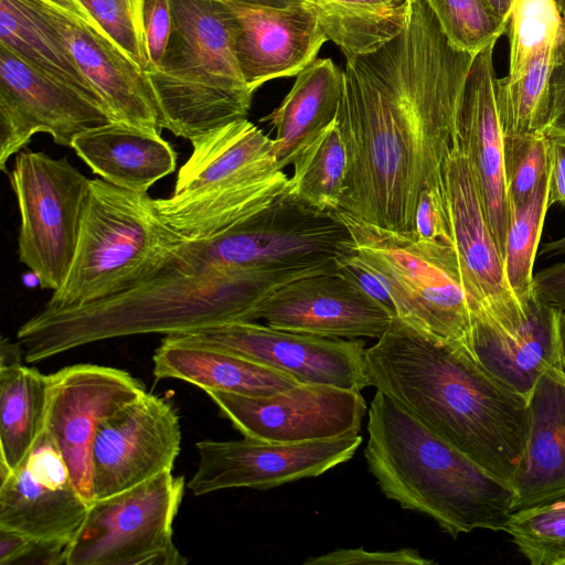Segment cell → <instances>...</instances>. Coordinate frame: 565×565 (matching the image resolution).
<instances>
[{"instance_id": "6da1fadb", "label": "cell", "mask_w": 565, "mask_h": 565, "mask_svg": "<svg viewBox=\"0 0 565 565\" xmlns=\"http://www.w3.org/2000/svg\"><path fill=\"white\" fill-rule=\"evenodd\" d=\"M475 55L450 43L426 0H412L397 36L345 56L335 121L347 175L337 211L414 234L420 194L444 179L459 137L460 98Z\"/></svg>"}, {"instance_id": "7a4b0ae2", "label": "cell", "mask_w": 565, "mask_h": 565, "mask_svg": "<svg viewBox=\"0 0 565 565\" xmlns=\"http://www.w3.org/2000/svg\"><path fill=\"white\" fill-rule=\"evenodd\" d=\"M369 386L511 487L529 430V397L482 369L460 344L394 317L365 349Z\"/></svg>"}, {"instance_id": "3957f363", "label": "cell", "mask_w": 565, "mask_h": 565, "mask_svg": "<svg viewBox=\"0 0 565 565\" xmlns=\"http://www.w3.org/2000/svg\"><path fill=\"white\" fill-rule=\"evenodd\" d=\"M307 271H232L207 264L188 239L164 265L113 296L45 307L18 330L28 363L93 342L146 333L174 334L235 321H255L258 306Z\"/></svg>"}, {"instance_id": "277c9868", "label": "cell", "mask_w": 565, "mask_h": 565, "mask_svg": "<svg viewBox=\"0 0 565 565\" xmlns=\"http://www.w3.org/2000/svg\"><path fill=\"white\" fill-rule=\"evenodd\" d=\"M367 434L364 456L386 498L429 516L452 537L504 531L512 488L379 390L367 409Z\"/></svg>"}, {"instance_id": "5b68a950", "label": "cell", "mask_w": 565, "mask_h": 565, "mask_svg": "<svg viewBox=\"0 0 565 565\" xmlns=\"http://www.w3.org/2000/svg\"><path fill=\"white\" fill-rule=\"evenodd\" d=\"M172 28L161 63L145 72L162 128L189 141L247 118L254 93L235 55V17L225 0H170Z\"/></svg>"}, {"instance_id": "8992f818", "label": "cell", "mask_w": 565, "mask_h": 565, "mask_svg": "<svg viewBox=\"0 0 565 565\" xmlns=\"http://www.w3.org/2000/svg\"><path fill=\"white\" fill-rule=\"evenodd\" d=\"M172 193L153 199L162 220L190 239L213 237L268 206L290 185L274 139L247 118L190 140Z\"/></svg>"}, {"instance_id": "52a82bcc", "label": "cell", "mask_w": 565, "mask_h": 565, "mask_svg": "<svg viewBox=\"0 0 565 565\" xmlns=\"http://www.w3.org/2000/svg\"><path fill=\"white\" fill-rule=\"evenodd\" d=\"M186 241L162 220L147 192L89 179L71 268L45 307L76 306L124 291L164 265Z\"/></svg>"}, {"instance_id": "ba28073f", "label": "cell", "mask_w": 565, "mask_h": 565, "mask_svg": "<svg viewBox=\"0 0 565 565\" xmlns=\"http://www.w3.org/2000/svg\"><path fill=\"white\" fill-rule=\"evenodd\" d=\"M335 212L353 237L356 255L384 280L395 317L437 341L466 348L470 306L455 248Z\"/></svg>"}, {"instance_id": "9c48e42d", "label": "cell", "mask_w": 565, "mask_h": 565, "mask_svg": "<svg viewBox=\"0 0 565 565\" xmlns=\"http://www.w3.org/2000/svg\"><path fill=\"white\" fill-rule=\"evenodd\" d=\"M190 246L221 269L257 273L337 270L338 259L354 252L353 237L335 211L316 209L289 188L262 211Z\"/></svg>"}, {"instance_id": "30bf717a", "label": "cell", "mask_w": 565, "mask_h": 565, "mask_svg": "<svg viewBox=\"0 0 565 565\" xmlns=\"http://www.w3.org/2000/svg\"><path fill=\"white\" fill-rule=\"evenodd\" d=\"M20 212L18 255L42 289L55 291L71 268L89 179L67 157L22 149L9 173Z\"/></svg>"}, {"instance_id": "8fae6325", "label": "cell", "mask_w": 565, "mask_h": 565, "mask_svg": "<svg viewBox=\"0 0 565 565\" xmlns=\"http://www.w3.org/2000/svg\"><path fill=\"white\" fill-rule=\"evenodd\" d=\"M185 482L167 470L88 509L68 544L65 565H183L172 523Z\"/></svg>"}, {"instance_id": "7c38bea8", "label": "cell", "mask_w": 565, "mask_h": 565, "mask_svg": "<svg viewBox=\"0 0 565 565\" xmlns=\"http://www.w3.org/2000/svg\"><path fill=\"white\" fill-rule=\"evenodd\" d=\"M244 437L298 444L358 435L367 412L361 391L299 383L265 396L209 391Z\"/></svg>"}, {"instance_id": "4fadbf2b", "label": "cell", "mask_w": 565, "mask_h": 565, "mask_svg": "<svg viewBox=\"0 0 565 565\" xmlns=\"http://www.w3.org/2000/svg\"><path fill=\"white\" fill-rule=\"evenodd\" d=\"M146 392L128 372L75 364L47 375L45 430L61 450L74 487L90 507L96 501L92 451L100 424Z\"/></svg>"}, {"instance_id": "5bb4252c", "label": "cell", "mask_w": 565, "mask_h": 565, "mask_svg": "<svg viewBox=\"0 0 565 565\" xmlns=\"http://www.w3.org/2000/svg\"><path fill=\"white\" fill-rule=\"evenodd\" d=\"M113 121L89 98L40 72L0 43V169L33 135L70 147L82 131Z\"/></svg>"}, {"instance_id": "9a60e30c", "label": "cell", "mask_w": 565, "mask_h": 565, "mask_svg": "<svg viewBox=\"0 0 565 565\" xmlns=\"http://www.w3.org/2000/svg\"><path fill=\"white\" fill-rule=\"evenodd\" d=\"M450 231L460 284L469 306L482 308L507 330L524 324L525 311L510 289L502 255L489 227L460 135L444 168Z\"/></svg>"}, {"instance_id": "2e32d148", "label": "cell", "mask_w": 565, "mask_h": 565, "mask_svg": "<svg viewBox=\"0 0 565 565\" xmlns=\"http://www.w3.org/2000/svg\"><path fill=\"white\" fill-rule=\"evenodd\" d=\"M362 443L353 435L334 439L281 444L244 437L241 440H201L199 465L186 483L194 495L223 489H270L318 477L349 461Z\"/></svg>"}, {"instance_id": "e0dca14e", "label": "cell", "mask_w": 565, "mask_h": 565, "mask_svg": "<svg viewBox=\"0 0 565 565\" xmlns=\"http://www.w3.org/2000/svg\"><path fill=\"white\" fill-rule=\"evenodd\" d=\"M181 334L288 374L299 383L358 391L369 386L362 339L321 338L256 321L228 322Z\"/></svg>"}, {"instance_id": "ac0fdd59", "label": "cell", "mask_w": 565, "mask_h": 565, "mask_svg": "<svg viewBox=\"0 0 565 565\" xmlns=\"http://www.w3.org/2000/svg\"><path fill=\"white\" fill-rule=\"evenodd\" d=\"M181 429L173 405L145 392L106 418L92 451L96 500L134 488L172 470Z\"/></svg>"}, {"instance_id": "d6986e66", "label": "cell", "mask_w": 565, "mask_h": 565, "mask_svg": "<svg viewBox=\"0 0 565 565\" xmlns=\"http://www.w3.org/2000/svg\"><path fill=\"white\" fill-rule=\"evenodd\" d=\"M393 318L339 269L294 279L255 311L271 328L335 339H379Z\"/></svg>"}, {"instance_id": "ffe728a7", "label": "cell", "mask_w": 565, "mask_h": 565, "mask_svg": "<svg viewBox=\"0 0 565 565\" xmlns=\"http://www.w3.org/2000/svg\"><path fill=\"white\" fill-rule=\"evenodd\" d=\"M39 2L111 120L161 135L160 109L145 71L99 29Z\"/></svg>"}, {"instance_id": "44dd1931", "label": "cell", "mask_w": 565, "mask_h": 565, "mask_svg": "<svg viewBox=\"0 0 565 565\" xmlns=\"http://www.w3.org/2000/svg\"><path fill=\"white\" fill-rule=\"evenodd\" d=\"M225 2L236 21L234 47L238 67L253 93L268 81L297 76L329 41L311 8L276 9Z\"/></svg>"}, {"instance_id": "7402d4cb", "label": "cell", "mask_w": 565, "mask_h": 565, "mask_svg": "<svg viewBox=\"0 0 565 565\" xmlns=\"http://www.w3.org/2000/svg\"><path fill=\"white\" fill-rule=\"evenodd\" d=\"M494 45L483 47L471 62L461 93L458 126L489 227L503 259L511 209L504 178L503 132L495 103Z\"/></svg>"}, {"instance_id": "603a6c76", "label": "cell", "mask_w": 565, "mask_h": 565, "mask_svg": "<svg viewBox=\"0 0 565 565\" xmlns=\"http://www.w3.org/2000/svg\"><path fill=\"white\" fill-rule=\"evenodd\" d=\"M467 351L491 375L529 397L539 377L557 369V311L534 297L527 321L507 330L486 311L470 305Z\"/></svg>"}, {"instance_id": "cb8c5ba5", "label": "cell", "mask_w": 565, "mask_h": 565, "mask_svg": "<svg viewBox=\"0 0 565 565\" xmlns=\"http://www.w3.org/2000/svg\"><path fill=\"white\" fill-rule=\"evenodd\" d=\"M513 512L565 497V377L542 373L529 396V430L511 484Z\"/></svg>"}, {"instance_id": "d4e9b609", "label": "cell", "mask_w": 565, "mask_h": 565, "mask_svg": "<svg viewBox=\"0 0 565 565\" xmlns=\"http://www.w3.org/2000/svg\"><path fill=\"white\" fill-rule=\"evenodd\" d=\"M152 361L157 380H181L205 392L265 396L299 384L288 374L181 333L168 334Z\"/></svg>"}, {"instance_id": "484cf974", "label": "cell", "mask_w": 565, "mask_h": 565, "mask_svg": "<svg viewBox=\"0 0 565 565\" xmlns=\"http://www.w3.org/2000/svg\"><path fill=\"white\" fill-rule=\"evenodd\" d=\"M71 148L102 179L135 192H147L177 167V153L161 135L118 121L79 132Z\"/></svg>"}, {"instance_id": "4316f807", "label": "cell", "mask_w": 565, "mask_h": 565, "mask_svg": "<svg viewBox=\"0 0 565 565\" xmlns=\"http://www.w3.org/2000/svg\"><path fill=\"white\" fill-rule=\"evenodd\" d=\"M343 84V70L331 58H316L296 76L281 104L259 119L275 131L280 169L292 164L299 152L337 119Z\"/></svg>"}, {"instance_id": "83f0119b", "label": "cell", "mask_w": 565, "mask_h": 565, "mask_svg": "<svg viewBox=\"0 0 565 565\" xmlns=\"http://www.w3.org/2000/svg\"><path fill=\"white\" fill-rule=\"evenodd\" d=\"M89 505L74 486L55 489L36 480L23 463L0 484V529L32 541L70 544Z\"/></svg>"}, {"instance_id": "f1b7e54d", "label": "cell", "mask_w": 565, "mask_h": 565, "mask_svg": "<svg viewBox=\"0 0 565 565\" xmlns=\"http://www.w3.org/2000/svg\"><path fill=\"white\" fill-rule=\"evenodd\" d=\"M0 43L106 110L39 0H0Z\"/></svg>"}, {"instance_id": "f546056e", "label": "cell", "mask_w": 565, "mask_h": 565, "mask_svg": "<svg viewBox=\"0 0 565 565\" xmlns=\"http://www.w3.org/2000/svg\"><path fill=\"white\" fill-rule=\"evenodd\" d=\"M47 375L21 364L0 369V480L18 470L45 429Z\"/></svg>"}, {"instance_id": "4dcf8cb0", "label": "cell", "mask_w": 565, "mask_h": 565, "mask_svg": "<svg viewBox=\"0 0 565 565\" xmlns=\"http://www.w3.org/2000/svg\"><path fill=\"white\" fill-rule=\"evenodd\" d=\"M412 0H319L317 14L345 56L377 50L407 25Z\"/></svg>"}, {"instance_id": "1f68e13d", "label": "cell", "mask_w": 565, "mask_h": 565, "mask_svg": "<svg viewBox=\"0 0 565 565\" xmlns=\"http://www.w3.org/2000/svg\"><path fill=\"white\" fill-rule=\"evenodd\" d=\"M557 42L537 52L519 77L497 79L495 103L503 137L546 136Z\"/></svg>"}, {"instance_id": "d6a6232c", "label": "cell", "mask_w": 565, "mask_h": 565, "mask_svg": "<svg viewBox=\"0 0 565 565\" xmlns=\"http://www.w3.org/2000/svg\"><path fill=\"white\" fill-rule=\"evenodd\" d=\"M289 191L322 211L339 210L347 175V152L334 120L292 162Z\"/></svg>"}, {"instance_id": "836d02e7", "label": "cell", "mask_w": 565, "mask_h": 565, "mask_svg": "<svg viewBox=\"0 0 565 565\" xmlns=\"http://www.w3.org/2000/svg\"><path fill=\"white\" fill-rule=\"evenodd\" d=\"M548 209L547 172L529 200L510 213L503 269L510 289L525 311L534 300L533 265Z\"/></svg>"}, {"instance_id": "e575fe53", "label": "cell", "mask_w": 565, "mask_h": 565, "mask_svg": "<svg viewBox=\"0 0 565 565\" xmlns=\"http://www.w3.org/2000/svg\"><path fill=\"white\" fill-rule=\"evenodd\" d=\"M504 532L532 565H565V497L514 511Z\"/></svg>"}, {"instance_id": "d590c367", "label": "cell", "mask_w": 565, "mask_h": 565, "mask_svg": "<svg viewBox=\"0 0 565 565\" xmlns=\"http://www.w3.org/2000/svg\"><path fill=\"white\" fill-rule=\"evenodd\" d=\"M509 79L519 77L532 57L556 43L563 29L554 0H515L509 19Z\"/></svg>"}, {"instance_id": "8d00e7d4", "label": "cell", "mask_w": 565, "mask_h": 565, "mask_svg": "<svg viewBox=\"0 0 565 565\" xmlns=\"http://www.w3.org/2000/svg\"><path fill=\"white\" fill-rule=\"evenodd\" d=\"M450 43L477 54L508 30L484 0H426Z\"/></svg>"}, {"instance_id": "74e56055", "label": "cell", "mask_w": 565, "mask_h": 565, "mask_svg": "<svg viewBox=\"0 0 565 565\" xmlns=\"http://www.w3.org/2000/svg\"><path fill=\"white\" fill-rule=\"evenodd\" d=\"M145 0H78L92 19L145 72L148 54L143 28Z\"/></svg>"}, {"instance_id": "f35d334b", "label": "cell", "mask_w": 565, "mask_h": 565, "mask_svg": "<svg viewBox=\"0 0 565 565\" xmlns=\"http://www.w3.org/2000/svg\"><path fill=\"white\" fill-rule=\"evenodd\" d=\"M503 156L507 193L513 210L529 200L548 172L547 137H503Z\"/></svg>"}, {"instance_id": "ab89813d", "label": "cell", "mask_w": 565, "mask_h": 565, "mask_svg": "<svg viewBox=\"0 0 565 565\" xmlns=\"http://www.w3.org/2000/svg\"><path fill=\"white\" fill-rule=\"evenodd\" d=\"M414 236L423 242L454 247L445 175L424 188L416 209Z\"/></svg>"}, {"instance_id": "60d3db41", "label": "cell", "mask_w": 565, "mask_h": 565, "mask_svg": "<svg viewBox=\"0 0 565 565\" xmlns=\"http://www.w3.org/2000/svg\"><path fill=\"white\" fill-rule=\"evenodd\" d=\"M305 565H433L434 559L425 558L415 548L405 547L394 551H366L363 547L337 548L319 556H310Z\"/></svg>"}, {"instance_id": "b9f144b4", "label": "cell", "mask_w": 565, "mask_h": 565, "mask_svg": "<svg viewBox=\"0 0 565 565\" xmlns=\"http://www.w3.org/2000/svg\"><path fill=\"white\" fill-rule=\"evenodd\" d=\"M23 463L36 480L51 488L74 486L61 450L45 429Z\"/></svg>"}, {"instance_id": "7bdbcfd3", "label": "cell", "mask_w": 565, "mask_h": 565, "mask_svg": "<svg viewBox=\"0 0 565 565\" xmlns=\"http://www.w3.org/2000/svg\"><path fill=\"white\" fill-rule=\"evenodd\" d=\"M143 28L148 54V68H156L162 61L172 28L170 0L143 1Z\"/></svg>"}, {"instance_id": "ee69618b", "label": "cell", "mask_w": 565, "mask_h": 565, "mask_svg": "<svg viewBox=\"0 0 565 565\" xmlns=\"http://www.w3.org/2000/svg\"><path fill=\"white\" fill-rule=\"evenodd\" d=\"M565 134V32L562 31L550 78V109L545 135Z\"/></svg>"}, {"instance_id": "f6af8a7d", "label": "cell", "mask_w": 565, "mask_h": 565, "mask_svg": "<svg viewBox=\"0 0 565 565\" xmlns=\"http://www.w3.org/2000/svg\"><path fill=\"white\" fill-rule=\"evenodd\" d=\"M532 291L537 300L565 313V262L553 264L533 275Z\"/></svg>"}, {"instance_id": "bcb514c9", "label": "cell", "mask_w": 565, "mask_h": 565, "mask_svg": "<svg viewBox=\"0 0 565 565\" xmlns=\"http://www.w3.org/2000/svg\"><path fill=\"white\" fill-rule=\"evenodd\" d=\"M548 207L565 206V134L548 135Z\"/></svg>"}, {"instance_id": "7dc6e473", "label": "cell", "mask_w": 565, "mask_h": 565, "mask_svg": "<svg viewBox=\"0 0 565 565\" xmlns=\"http://www.w3.org/2000/svg\"><path fill=\"white\" fill-rule=\"evenodd\" d=\"M32 540L12 531L0 529V565L17 564L28 553Z\"/></svg>"}, {"instance_id": "c3c4849f", "label": "cell", "mask_w": 565, "mask_h": 565, "mask_svg": "<svg viewBox=\"0 0 565 565\" xmlns=\"http://www.w3.org/2000/svg\"><path fill=\"white\" fill-rule=\"evenodd\" d=\"M41 1L63 11L64 13L68 14L70 17L82 20V21L90 24L92 26L97 28L100 31H103L102 28L92 19V17L88 14V12L84 9V7L78 2V0H41Z\"/></svg>"}, {"instance_id": "681fc988", "label": "cell", "mask_w": 565, "mask_h": 565, "mask_svg": "<svg viewBox=\"0 0 565 565\" xmlns=\"http://www.w3.org/2000/svg\"><path fill=\"white\" fill-rule=\"evenodd\" d=\"M24 351L21 343L12 342L10 339L2 337L0 343V369H6L17 364H21V358Z\"/></svg>"}, {"instance_id": "f907efd6", "label": "cell", "mask_w": 565, "mask_h": 565, "mask_svg": "<svg viewBox=\"0 0 565 565\" xmlns=\"http://www.w3.org/2000/svg\"><path fill=\"white\" fill-rule=\"evenodd\" d=\"M248 6L287 9L296 7L311 8L317 12L319 0H231Z\"/></svg>"}, {"instance_id": "816d5d0a", "label": "cell", "mask_w": 565, "mask_h": 565, "mask_svg": "<svg viewBox=\"0 0 565 565\" xmlns=\"http://www.w3.org/2000/svg\"><path fill=\"white\" fill-rule=\"evenodd\" d=\"M492 13L503 23L509 24L515 0H484Z\"/></svg>"}, {"instance_id": "f5cc1de1", "label": "cell", "mask_w": 565, "mask_h": 565, "mask_svg": "<svg viewBox=\"0 0 565 565\" xmlns=\"http://www.w3.org/2000/svg\"><path fill=\"white\" fill-rule=\"evenodd\" d=\"M557 341L559 372L565 377V313L557 311Z\"/></svg>"}, {"instance_id": "db71d44e", "label": "cell", "mask_w": 565, "mask_h": 565, "mask_svg": "<svg viewBox=\"0 0 565 565\" xmlns=\"http://www.w3.org/2000/svg\"><path fill=\"white\" fill-rule=\"evenodd\" d=\"M540 254L545 256L565 255V235L545 244Z\"/></svg>"}, {"instance_id": "11a10c76", "label": "cell", "mask_w": 565, "mask_h": 565, "mask_svg": "<svg viewBox=\"0 0 565 565\" xmlns=\"http://www.w3.org/2000/svg\"><path fill=\"white\" fill-rule=\"evenodd\" d=\"M554 2L556 3L561 14H562V18H563V29L562 31L565 32V0H554Z\"/></svg>"}]
</instances>
